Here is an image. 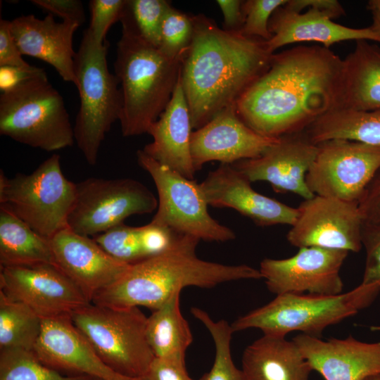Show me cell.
Segmentation results:
<instances>
[{"mask_svg": "<svg viewBox=\"0 0 380 380\" xmlns=\"http://www.w3.org/2000/svg\"><path fill=\"white\" fill-rule=\"evenodd\" d=\"M343 59L319 45L273 53L267 69L236 103L241 120L272 139L305 132L341 106Z\"/></svg>", "mask_w": 380, "mask_h": 380, "instance_id": "cell-1", "label": "cell"}, {"mask_svg": "<svg viewBox=\"0 0 380 380\" xmlns=\"http://www.w3.org/2000/svg\"><path fill=\"white\" fill-rule=\"evenodd\" d=\"M194 34L180 79L192 128L203 127L236 105L269 67L273 53L266 41L229 32L204 14L192 15Z\"/></svg>", "mask_w": 380, "mask_h": 380, "instance_id": "cell-2", "label": "cell"}, {"mask_svg": "<svg viewBox=\"0 0 380 380\" xmlns=\"http://www.w3.org/2000/svg\"><path fill=\"white\" fill-rule=\"evenodd\" d=\"M199 240L180 235L167 251L130 265L114 284L98 293L91 303L125 308L146 307L152 311L189 286L213 288L242 279H260L259 270L203 260L196 253Z\"/></svg>", "mask_w": 380, "mask_h": 380, "instance_id": "cell-3", "label": "cell"}, {"mask_svg": "<svg viewBox=\"0 0 380 380\" xmlns=\"http://www.w3.org/2000/svg\"><path fill=\"white\" fill-rule=\"evenodd\" d=\"M114 63L122 96V134L147 133L164 111L179 81L184 58H172L145 41L125 18Z\"/></svg>", "mask_w": 380, "mask_h": 380, "instance_id": "cell-4", "label": "cell"}, {"mask_svg": "<svg viewBox=\"0 0 380 380\" xmlns=\"http://www.w3.org/2000/svg\"><path fill=\"white\" fill-rule=\"evenodd\" d=\"M380 292L376 284H360L338 295L285 293L239 317L234 332L255 328L263 334L286 336L292 331L320 338L323 331L369 307Z\"/></svg>", "mask_w": 380, "mask_h": 380, "instance_id": "cell-5", "label": "cell"}, {"mask_svg": "<svg viewBox=\"0 0 380 380\" xmlns=\"http://www.w3.org/2000/svg\"><path fill=\"white\" fill-rule=\"evenodd\" d=\"M0 134L46 151L73 145L74 127L63 99L46 73L1 93Z\"/></svg>", "mask_w": 380, "mask_h": 380, "instance_id": "cell-6", "label": "cell"}, {"mask_svg": "<svg viewBox=\"0 0 380 380\" xmlns=\"http://www.w3.org/2000/svg\"><path fill=\"white\" fill-rule=\"evenodd\" d=\"M108 44H97L87 29L75 58L80 105L74 127L75 141L87 162L94 165L106 134L120 120L122 96L107 63Z\"/></svg>", "mask_w": 380, "mask_h": 380, "instance_id": "cell-7", "label": "cell"}, {"mask_svg": "<svg viewBox=\"0 0 380 380\" xmlns=\"http://www.w3.org/2000/svg\"><path fill=\"white\" fill-rule=\"evenodd\" d=\"M71 320L103 362L120 375L140 379L155 358L146 336L147 317L139 307L90 303L75 311Z\"/></svg>", "mask_w": 380, "mask_h": 380, "instance_id": "cell-8", "label": "cell"}, {"mask_svg": "<svg viewBox=\"0 0 380 380\" xmlns=\"http://www.w3.org/2000/svg\"><path fill=\"white\" fill-rule=\"evenodd\" d=\"M76 183L63 175L61 157L53 154L30 174L8 178L0 172V203L41 236L50 239L68 228Z\"/></svg>", "mask_w": 380, "mask_h": 380, "instance_id": "cell-9", "label": "cell"}, {"mask_svg": "<svg viewBox=\"0 0 380 380\" xmlns=\"http://www.w3.org/2000/svg\"><path fill=\"white\" fill-rule=\"evenodd\" d=\"M137 158L158 191V208L151 222L199 241L225 242L236 238L230 228L210 215L199 184L158 163L142 149L137 151Z\"/></svg>", "mask_w": 380, "mask_h": 380, "instance_id": "cell-10", "label": "cell"}, {"mask_svg": "<svg viewBox=\"0 0 380 380\" xmlns=\"http://www.w3.org/2000/svg\"><path fill=\"white\" fill-rule=\"evenodd\" d=\"M158 204L153 192L136 179L90 177L76 183L68 226L78 234L95 236L132 215L153 212Z\"/></svg>", "mask_w": 380, "mask_h": 380, "instance_id": "cell-11", "label": "cell"}, {"mask_svg": "<svg viewBox=\"0 0 380 380\" xmlns=\"http://www.w3.org/2000/svg\"><path fill=\"white\" fill-rule=\"evenodd\" d=\"M344 14L336 0H287L270 20L272 37L266 42L267 49L274 53L284 46L298 42H316L327 49L349 40L380 43V32L372 25L353 28L333 21Z\"/></svg>", "mask_w": 380, "mask_h": 380, "instance_id": "cell-12", "label": "cell"}, {"mask_svg": "<svg viewBox=\"0 0 380 380\" xmlns=\"http://www.w3.org/2000/svg\"><path fill=\"white\" fill-rule=\"evenodd\" d=\"M305 182L314 195L358 203L380 168V146L335 139L317 144Z\"/></svg>", "mask_w": 380, "mask_h": 380, "instance_id": "cell-13", "label": "cell"}, {"mask_svg": "<svg viewBox=\"0 0 380 380\" xmlns=\"http://www.w3.org/2000/svg\"><path fill=\"white\" fill-rule=\"evenodd\" d=\"M296 208V220L286 234L292 246L355 253L362 249L363 220L358 203L314 195Z\"/></svg>", "mask_w": 380, "mask_h": 380, "instance_id": "cell-14", "label": "cell"}, {"mask_svg": "<svg viewBox=\"0 0 380 380\" xmlns=\"http://www.w3.org/2000/svg\"><path fill=\"white\" fill-rule=\"evenodd\" d=\"M348 251L304 247L287 258H265L259 271L267 289L276 296L296 293L332 296L343 293L341 268Z\"/></svg>", "mask_w": 380, "mask_h": 380, "instance_id": "cell-15", "label": "cell"}, {"mask_svg": "<svg viewBox=\"0 0 380 380\" xmlns=\"http://www.w3.org/2000/svg\"><path fill=\"white\" fill-rule=\"evenodd\" d=\"M0 291L42 319L71 316L91 302L56 265L1 267Z\"/></svg>", "mask_w": 380, "mask_h": 380, "instance_id": "cell-16", "label": "cell"}, {"mask_svg": "<svg viewBox=\"0 0 380 380\" xmlns=\"http://www.w3.org/2000/svg\"><path fill=\"white\" fill-rule=\"evenodd\" d=\"M317 152L304 132L279 138L261 156L232 164L251 182L265 181L277 192H291L303 199L314 194L305 177Z\"/></svg>", "mask_w": 380, "mask_h": 380, "instance_id": "cell-17", "label": "cell"}, {"mask_svg": "<svg viewBox=\"0 0 380 380\" xmlns=\"http://www.w3.org/2000/svg\"><path fill=\"white\" fill-rule=\"evenodd\" d=\"M278 139L253 131L239 117L236 105L230 106L192 132L190 145L194 166L197 171L210 161L232 165L255 158Z\"/></svg>", "mask_w": 380, "mask_h": 380, "instance_id": "cell-18", "label": "cell"}, {"mask_svg": "<svg viewBox=\"0 0 380 380\" xmlns=\"http://www.w3.org/2000/svg\"><path fill=\"white\" fill-rule=\"evenodd\" d=\"M55 265L91 303L100 291L117 281L130 265L108 254L94 239L65 228L49 239Z\"/></svg>", "mask_w": 380, "mask_h": 380, "instance_id": "cell-19", "label": "cell"}, {"mask_svg": "<svg viewBox=\"0 0 380 380\" xmlns=\"http://www.w3.org/2000/svg\"><path fill=\"white\" fill-rule=\"evenodd\" d=\"M251 183L232 165L221 163L199 186L208 205L233 208L258 226L293 224L297 208L257 192Z\"/></svg>", "mask_w": 380, "mask_h": 380, "instance_id": "cell-20", "label": "cell"}, {"mask_svg": "<svg viewBox=\"0 0 380 380\" xmlns=\"http://www.w3.org/2000/svg\"><path fill=\"white\" fill-rule=\"evenodd\" d=\"M33 352L44 365L72 375L102 380H140L120 375L106 365L74 326L71 316L42 319Z\"/></svg>", "mask_w": 380, "mask_h": 380, "instance_id": "cell-21", "label": "cell"}, {"mask_svg": "<svg viewBox=\"0 0 380 380\" xmlns=\"http://www.w3.org/2000/svg\"><path fill=\"white\" fill-rule=\"evenodd\" d=\"M292 340L312 371L325 380H363L380 374V342H363L351 336L323 341L303 334Z\"/></svg>", "mask_w": 380, "mask_h": 380, "instance_id": "cell-22", "label": "cell"}, {"mask_svg": "<svg viewBox=\"0 0 380 380\" xmlns=\"http://www.w3.org/2000/svg\"><path fill=\"white\" fill-rule=\"evenodd\" d=\"M79 27L70 21L58 23L51 13L43 19L30 14L11 20V33L21 54L49 63L64 81L76 88L72 39Z\"/></svg>", "mask_w": 380, "mask_h": 380, "instance_id": "cell-23", "label": "cell"}, {"mask_svg": "<svg viewBox=\"0 0 380 380\" xmlns=\"http://www.w3.org/2000/svg\"><path fill=\"white\" fill-rule=\"evenodd\" d=\"M191 121L179 77L172 98L149 127L153 141L142 149L151 158L182 176L196 174L191 153Z\"/></svg>", "mask_w": 380, "mask_h": 380, "instance_id": "cell-24", "label": "cell"}, {"mask_svg": "<svg viewBox=\"0 0 380 380\" xmlns=\"http://www.w3.org/2000/svg\"><path fill=\"white\" fill-rule=\"evenodd\" d=\"M246 380H310L312 371L298 346L285 336L263 334L244 350Z\"/></svg>", "mask_w": 380, "mask_h": 380, "instance_id": "cell-25", "label": "cell"}, {"mask_svg": "<svg viewBox=\"0 0 380 380\" xmlns=\"http://www.w3.org/2000/svg\"><path fill=\"white\" fill-rule=\"evenodd\" d=\"M355 42L353 51L343 59L339 108L380 109V47L367 40Z\"/></svg>", "mask_w": 380, "mask_h": 380, "instance_id": "cell-26", "label": "cell"}, {"mask_svg": "<svg viewBox=\"0 0 380 380\" xmlns=\"http://www.w3.org/2000/svg\"><path fill=\"white\" fill-rule=\"evenodd\" d=\"M55 265L49 239L8 208L0 207V267Z\"/></svg>", "mask_w": 380, "mask_h": 380, "instance_id": "cell-27", "label": "cell"}, {"mask_svg": "<svg viewBox=\"0 0 380 380\" xmlns=\"http://www.w3.org/2000/svg\"><path fill=\"white\" fill-rule=\"evenodd\" d=\"M179 297L180 293L174 294L147 317L146 336L155 357L185 362L193 336L181 312Z\"/></svg>", "mask_w": 380, "mask_h": 380, "instance_id": "cell-28", "label": "cell"}, {"mask_svg": "<svg viewBox=\"0 0 380 380\" xmlns=\"http://www.w3.org/2000/svg\"><path fill=\"white\" fill-rule=\"evenodd\" d=\"M304 132L315 144L341 139L380 146V109L337 108L318 119Z\"/></svg>", "mask_w": 380, "mask_h": 380, "instance_id": "cell-29", "label": "cell"}, {"mask_svg": "<svg viewBox=\"0 0 380 380\" xmlns=\"http://www.w3.org/2000/svg\"><path fill=\"white\" fill-rule=\"evenodd\" d=\"M42 328V319L24 303L0 291V350L33 351Z\"/></svg>", "mask_w": 380, "mask_h": 380, "instance_id": "cell-30", "label": "cell"}, {"mask_svg": "<svg viewBox=\"0 0 380 380\" xmlns=\"http://www.w3.org/2000/svg\"><path fill=\"white\" fill-rule=\"evenodd\" d=\"M191 312L208 329L215 349L211 369L197 380H246L241 369L236 367L232 360L231 341L234 331L231 324L225 319L214 320L201 308H191Z\"/></svg>", "mask_w": 380, "mask_h": 380, "instance_id": "cell-31", "label": "cell"}, {"mask_svg": "<svg viewBox=\"0 0 380 380\" xmlns=\"http://www.w3.org/2000/svg\"><path fill=\"white\" fill-rule=\"evenodd\" d=\"M83 374L65 376L42 363L33 351L0 350V380H91Z\"/></svg>", "mask_w": 380, "mask_h": 380, "instance_id": "cell-32", "label": "cell"}, {"mask_svg": "<svg viewBox=\"0 0 380 380\" xmlns=\"http://www.w3.org/2000/svg\"><path fill=\"white\" fill-rule=\"evenodd\" d=\"M170 6L165 0H127L122 18L145 41L158 48L163 20Z\"/></svg>", "mask_w": 380, "mask_h": 380, "instance_id": "cell-33", "label": "cell"}, {"mask_svg": "<svg viewBox=\"0 0 380 380\" xmlns=\"http://www.w3.org/2000/svg\"><path fill=\"white\" fill-rule=\"evenodd\" d=\"M192 15L170 6L164 16L158 49L172 58H184L193 39Z\"/></svg>", "mask_w": 380, "mask_h": 380, "instance_id": "cell-34", "label": "cell"}, {"mask_svg": "<svg viewBox=\"0 0 380 380\" xmlns=\"http://www.w3.org/2000/svg\"><path fill=\"white\" fill-rule=\"evenodd\" d=\"M94 239L108 254L125 263L132 265L146 259L139 227L121 223L95 236Z\"/></svg>", "mask_w": 380, "mask_h": 380, "instance_id": "cell-35", "label": "cell"}, {"mask_svg": "<svg viewBox=\"0 0 380 380\" xmlns=\"http://www.w3.org/2000/svg\"><path fill=\"white\" fill-rule=\"evenodd\" d=\"M287 0H248L243 1L244 23L241 32L248 37L270 40L272 34L269 29L274 12Z\"/></svg>", "mask_w": 380, "mask_h": 380, "instance_id": "cell-36", "label": "cell"}, {"mask_svg": "<svg viewBox=\"0 0 380 380\" xmlns=\"http://www.w3.org/2000/svg\"><path fill=\"white\" fill-rule=\"evenodd\" d=\"M127 0H91V20L88 31L97 44L106 42V35L110 26L120 20Z\"/></svg>", "mask_w": 380, "mask_h": 380, "instance_id": "cell-37", "label": "cell"}, {"mask_svg": "<svg viewBox=\"0 0 380 380\" xmlns=\"http://www.w3.org/2000/svg\"><path fill=\"white\" fill-rule=\"evenodd\" d=\"M362 244L366 253L362 284L380 286V221L363 222Z\"/></svg>", "mask_w": 380, "mask_h": 380, "instance_id": "cell-38", "label": "cell"}, {"mask_svg": "<svg viewBox=\"0 0 380 380\" xmlns=\"http://www.w3.org/2000/svg\"><path fill=\"white\" fill-rule=\"evenodd\" d=\"M140 242L146 258L170 250L180 236L170 229L153 224L139 227Z\"/></svg>", "mask_w": 380, "mask_h": 380, "instance_id": "cell-39", "label": "cell"}, {"mask_svg": "<svg viewBox=\"0 0 380 380\" xmlns=\"http://www.w3.org/2000/svg\"><path fill=\"white\" fill-rule=\"evenodd\" d=\"M31 3L53 15H56L80 26L85 21V13L82 1L79 0H32Z\"/></svg>", "mask_w": 380, "mask_h": 380, "instance_id": "cell-40", "label": "cell"}, {"mask_svg": "<svg viewBox=\"0 0 380 380\" xmlns=\"http://www.w3.org/2000/svg\"><path fill=\"white\" fill-rule=\"evenodd\" d=\"M140 380H194L186 369L185 362L155 357Z\"/></svg>", "mask_w": 380, "mask_h": 380, "instance_id": "cell-41", "label": "cell"}, {"mask_svg": "<svg viewBox=\"0 0 380 380\" xmlns=\"http://www.w3.org/2000/svg\"><path fill=\"white\" fill-rule=\"evenodd\" d=\"M0 66H32L22 58L11 33V21L3 19L0 20Z\"/></svg>", "mask_w": 380, "mask_h": 380, "instance_id": "cell-42", "label": "cell"}, {"mask_svg": "<svg viewBox=\"0 0 380 380\" xmlns=\"http://www.w3.org/2000/svg\"><path fill=\"white\" fill-rule=\"evenodd\" d=\"M358 207L363 222L380 221V168L366 187Z\"/></svg>", "mask_w": 380, "mask_h": 380, "instance_id": "cell-43", "label": "cell"}, {"mask_svg": "<svg viewBox=\"0 0 380 380\" xmlns=\"http://www.w3.org/2000/svg\"><path fill=\"white\" fill-rule=\"evenodd\" d=\"M46 73L43 68L31 66L19 68L0 66V89L4 92L13 89L23 82Z\"/></svg>", "mask_w": 380, "mask_h": 380, "instance_id": "cell-44", "label": "cell"}, {"mask_svg": "<svg viewBox=\"0 0 380 380\" xmlns=\"http://www.w3.org/2000/svg\"><path fill=\"white\" fill-rule=\"evenodd\" d=\"M243 1L240 0H217L224 18L222 29L229 32H241L244 23Z\"/></svg>", "mask_w": 380, "mask_h": 380, "instance_id": "cell-45", "label": "cell"}, {"mask_svg": "<svg viewBox=\"0 0 380 380\" xmlns=\"http://www.w3.org/2000/svg\"><path fill=\"white\" fill-rule=\"evenodd\" d=\"M367 8L372 15L373 20L372 25L380 32V0H369Z\"/></svg>", "mask_w": 380, "mask_h": 380, "instance_id": "cell-46", "label": "cell"}, {"mask_svg": "<svg viewBox=\"0 0 380 380\" xmlns=\"http://www.w3.org/2000/svg\"><path fill=\"white\" fill-rule=\"evenodd\" d=\"M363 380H380V374L369 375L365 378Z\"/></svg>", "mask_w": 380, "mask_h": 380, "instance_id": "cell-47", "label": "cell"}, {"mask_svg": "<svg viewBox=\"0 0 380 380\" xmlns=\"http://www.w3.org/2000/svg\"><path fill=\"white\" fill-rule=\"evenodd\" d=\"M370 329L373 331H380V325L379 326H371Z\"/></svg>", "mask_w": 380, "mask_h": 380, "instance_id": "cell-48", "label": "cell"}, {"mask_svg": "<svg viewBox=\"0 0 380 380\" xmlns=\"http://www.w3.org/2000/svg\"><path fill=\"white\" fill-rule=\"evenodd\" d=\"M91 380H102V379H99V378L91 377Z\"/></svg>", "mask_w": 380, "mask_h": 380, "instance_id": "cell-49", "label": "cell"}]
</instances>
